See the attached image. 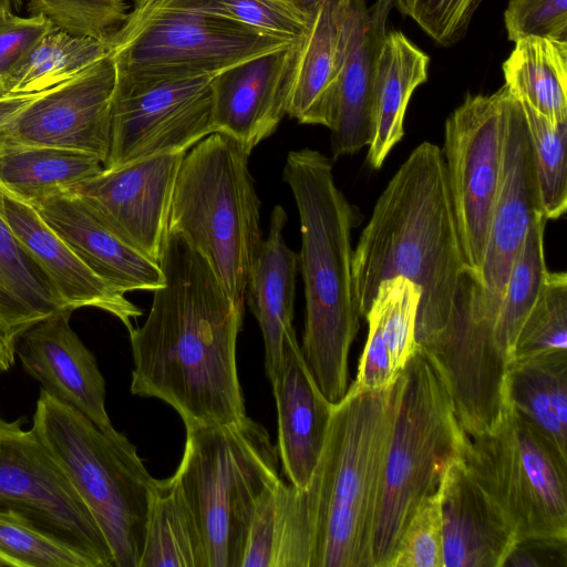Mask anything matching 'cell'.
Returning <instances> with one entry per match:
<instances>
[{
	"mask_svg": "<svg viewBox=\"0 0 567 567\" xmlns=\"http://www.w3.org/2000/svg\"><path fill=\"white\" fill-rule=\"evenodd\" d=\"M159 266L164 285L154 291L145 322L128 331L131 392L171 405L185 429L243 419L236 348L245 306L177 233H167Z\"/></svg>",
	"mask_w": 567,
	"mask_h": 567,
	"instance_id": "1",
	"label": "cell"
},
{
	"mask_svg": "<svg viewBox=\"0 0 567 567\" xmlns=\"http://www.w3.org/2000/svg\"><path fill=\"white\" fill-rule=\"evenodd\" d=\"M403 276L420 287L416 343L440 333L468 296L470 276L442 150L422 142L379 196L352 254V286L365 317L379 284Z\"/></svg>",
	"mask_w": 567,
	"mask_h": 567,
	"instance_id": "2",
	"label": "cell"
},
{
	"mask_svg": "<svg viewBox=\"0 0 567 567\" xmlns=\"http://www.w3.org/2000/svg\"><path fill=\"white\" fill-rule=\"evenodd\" d=\"M282 175L300 218L298 265L306 299L300 349L321 392L334 404L348 391V358L359 331L351 231L361 216L336 185L332 162L322 153L289 152Z\"/></svg>",
	"mask_w": 567,
	"mask_h": 567,
	"instance_id": "3",
	"label": "cell"
},
{
	"mask_svg": "<svg viewBox=\"0 0 567 567\" xmlns=\"http://www.w3.org/2000/svg\"><path fill=\"white\" fill-rule=\"evenodd\" d=\"M403 374L390 388L332 405L324 444L305 487L313 526L311 567H372L386 455Z\"/></svg>",
	"mask_w": 567,
	"mask_h": 567,
	"instance_id": "4",
	"label": "cell"
},
{
	"mask_svg": "<svg viewBox=\"0 0 567 567\" xmlns=\"http://www.w3.org/2000/svg\"><path fill=\"white\" fill-rule=\"evenodd\" d=\"M238 143L212 133L184 155L171 203L168 231L200 251L238 305L262 244L260 200Z\"/></svg>",
	"mask_w": 567,
	"mask_h": 567,
	"instance_id": "5",
	"label": "cell"
},
{
	"mask_svg": "<svg viewBox=\"0 0 567 567\" xmlns=\"http://www.w3.org/2000/svg\"><path fill=\"white\" fill-rule=\"evenodd\" d=\"M31 429L90 508L115 567H138L154 477L135 445L117 431L104 433L43 389Z\"/></svg>",
	"mask_w": 567,
	"mask_h": 567,
	"instance_id": "6",
	"label": "cell"
},
{
	"mask_svg": "<svg viewBox=\"0 0 567 567\" xmlns=\"http://www.w3.org/2000/svg\"><path fill=\"white\" fill-rule=\"evenodd\" d=\"M267 430L248 417L186 429L174 473L198 522L208 567H240L250 518L279 477Z\"/></svg>",
	"mask_w": 567,
	"mask_h": 567,
	"instance_id": "7",
	"label": "cell"
},
{
	"mask_svg": "<svg viewBox=\"0 0 567 567\" xmlns=\"http://www.w3.org/2000/svg\"><path fill=\"white\" fill-rule=\"evenodd\" d=\"M403 388L386 455L372 567H386L411 516L440 486L446 466L465 457L471 437L449 392L416 348L402 370Z\"/></svg>",
	"mask_w": 567,
	"mask_h": 567,
	"instance_id": "8",
	"label": "cell"
},
{
	"mask_svg": "<svg viewBox=\"0 0 567 567\" xmlns=\"http://www.w3.org/2000/svg\"><path fill=\"white\" fill-rule=\"evenodd\" d=\"M464 462L517 542L567 540V456L515 409L508 395L498 422L471 437Z\"/></svg>",
	"mask_w": 567,
	"mask_h": 567,
	"instance_id": "9",
	"label": "cell"
},
{
	"mask_svg": "<svg viewBox=\"0 0 567 567\" xmlns=\"http://www.w3.org/2000/svg\"><path fill=\"white\" fill-rule=\"evenodd\" d=\"M293 43L212 14L155 9L126 19L110 52L117 75H216Z\"/></svg>",
	"mask_w": 567,
	"mask_h": 567,
	"instance_id": "10",
	"label": "cell"
},
{
	"mask_svg": "<svg viewBox=\"0 0 567 567\" xmlns=\"http://www.w3.org/2000/svg\"><path fill=\"white\" fill-rule=\"evenodd\" d=\"M20 422L0 419V512L21 516L91 567H115L90 508L32 429Z\"/></svg>",
	"mask_w": 567,
	"mask_h": 567,
	"instance_id": "11",
	"label": "cell"
},
{
	"mask_svg": "<svg viewBox=\"0 0 567 567\" xmlns=\"http://www.w3.org/2000/svg\"><path fill=\"white\" fill-rule=\"evenodd\" d=\"M213 76L116 75L103 167L186 153L212 134Z\"/></svg>",
	"mask_w": 567,
	"mask_h": 567,
	"instance_id": "12",
	"label": "cell"
},
{
	"mask_svg": "<svg viewBox=\"0 0 567 567\" xmlns=\"http://www.w3.org/2000/svg\"><path fill=\"white\" fill-rule=\"evenodd\" d=\"M508 96L505 85L492 94H467L445 122L441 150L464 257L475 284L498 186Z\"/></svg>",
	"mask_w": 567,
	"mask_h": 567,
	"instance_id": "13",
	"label": "cell"
},
{
	"mask_svg": "<svg viewBox=\"0 0 567 567\" xmlns=\"http://www.w3.org/2000/svg\"><path fill=\"white\" fill-rule=\"evenodd\" d=\"M543 216L545 214L534 152L524 112L520 102L509 92L505 109L498 186L484 261L472 293L475 315L492 326L504 298L512 266L527 231Z\"/></svg>",
	"mask_w": 567,
	"mask_h": 567,
	"instance_id": "14",
	"label": "cell"
},
{
	"mask_svg": "<svg viewBox=\"0 0 567 567\" xmlns=\"http://www.w3.org/2000/svg\"><path fill=\"white\" fill-rule=\"evenodd\" d=\"M473 288L445 328L417 346L443 381L470 437L489 431L501 419L511 364L494 338L493 326L472 311Z\"/></svg>",
	"mask_w": 567,
	"mask_h": 567,
	"instance_id": "15",
	"label": "cell"
},
{
	"mask_svg": "<svg viewBox=\"0 0 567 567\" xmlns=\"http://www.w3.org/2000/svg\"><path fill=\"white\" fill-rule=\"evenodd\" d=\"M116 75L110 52L72 79L44 91L0 131V143L76 150L104 163Z\"/></svg>",
	"mask_w": 567,
	"mask_h": 567,
	"instance_id": "16",
	"label": "cell"
},
{
	"mask_svg": "<svg viewBox=\"0 0 567 567\" xmlns=\"http://www.w3.org/2000/svg\"><path fill=\"white\" fill-rule=\"evenodd\" d=\"M185 154H162L103 168L70 190L120 237L159 264L174 185Z\"/></svg>",
	"mask_w": 567,
	"mask_h": 567,
	"instance_id": "17",
	"label": "cell"
},
{
	"mask_svg": "<svg viewBox=\"0 0 567 567\" xmlns=\"http://www.w3.org/2000/svg\"><path fill=\"white\" fill-rule=\"evenodd\" d=\"M301 42L238 63L214 75L213 133L229 136L247 155L287 114Z\"/></svg>",
	"mask_w": 567,
	"mask_h": 567,
	"instance_id": "18",
	"label": "cell"
},
{
	"mask_svg": "<svg viewBox=\"0 0 567 567\" xmlns=\"http://www.w3.org/2000/svg\"><path fill=\"white\" fill-rule=\"evenodd\" d=\"M72 312L62 309L31 327L20 337L16 354L45 392L113 434L104 378L95 357L70 326Z\"/></svg>",
	"mask_w": 567,
	"mask_h": 567,
	"instance_id": "19",
	"label": "cell"
},
{
	"mask_svg": "<svg viewBox=\"0 0 567 567\" xmlns=\"http://www.w3.org/2000/svg\"><path fill=\"white\" fill-rule=\"evenodd\" d=\"M3 216L21 245L45 272L64 306L91 307L116 317L130 331L143 311L95 274L28 202L1 186Z\"/></svg>",
	"mask_w": 567,
	"mask_h": 567,
	"instance_id": "20",
	"label": "cell"
},
{
	"mask_svg": "<svg viewBox=\"0 0 567 567\" xmlns=\"http://www.w3.org/2000/svg\"><path fill=\"white\" fill-rule=\"evenodd\" d=\"M439 491L444 567H503L516 534L463 458L446 466Z\"/></svg>",
	"mask_w": 567,
	"mask_h": 567,
	"instance_id": "21",
	"label": "cell"
},
{
	"mask_svg": "<svg viewBox=\"0 0 567 567\" xmlns=\"http://www.w3.org/2000/svg\"><path fill=\"white\" fill-rule=\"evenodd\" d=\"M277 410V453L289 484L305 488L319 461L332 403L310 372L297 337L287 340L270 381Z\"/></svg>",
	"mask_w": 567,
	"mask_h": 567,
	"instance_id": "22",
	"label": "cell"
},
{
	"mask_svg": "<svg viewBox=\"0 0 567 567\" xmlns=\"http://www.w3.org/2000/svg\"><path fill=\"white\" fill-rule=\"evenodd\" d=\"M32 206L95 274L118 291L154 292L164 285L159 264L120 237L72 190Z\"/></svg>",
	"mask_w": 567,
	"mask_h": 567,
	"instance_id": "23",
	"label": "cell"
},
{
	"mask_svg": "<svg viewBox=\"0 0 567 567\" xmlns=\"http://www.w3.org/2000/svg\"><path fill=\"white\" fill-rule=\"evenodd\" d=\"M391 0H347L342 68L330 122L331 152L337 158L368 146L374 56L386 32Z\"/></svg>",
	"mask_w": 567,
	"mask_h": 567,
	"instance_id": "24",
	"label": "cell"
},
{
	"mask_svg": "<svg viewBox=\"0 0 567 567\" xmlns=\"http://www.w3.org/2000/svg\"><path fill=\"white\" fill-rule=\"evenodd\" d=\"M285 209L277 205L270 215L269 233L262 240L249 276L246 299L255 315L265 343V372L271 381L287 340L296 336L293 320L298 254L285 243Z\"/></svg>",
	"mask_w": 567,
	"mask_h": 567,
	"instance_id": "25",
	"label": "cell"
},
{
	"mask_svg": "<svg viewBox=\"0 0 567 567\" xmlns=\"http://www.w3.org/2000/svg\"><path fill=\"white\" fill-rule=\"evenodd\" d=\"M429 63V55L403 32H385L374 56L371 81L367 155L371 168H380L402 140L410 99L426 82Z\"/></svg>",
	"mask_w": 567,
	"mask_h": 567,
	"instance_id": "26",
	"label": "cell"
},
{
	"mask_svg": "<svg viewBox=\"0 0 567 567\" xmlns=\"http://www.w3.org/2000/svg\"><path fill=\"white\" fill-rule=\"evenodd\" d=\"M347 0H322L303 38L287 114L328 127L342 68Z\"/></svg>",
	"mask_w": 567,
	"mask_h": 567,
	"instance_id": "27",
	"label": "cell"
},
{
	"mask_svg": "<svg viewBox=\"0 0 567 567\" xmlns=\"http://www.w3.org/2000/svg\"><path fill=\"white\" fill-rule=\"evenodd\" d=\"M62 309L69 308L10 229L0 188V372L13 365L20 337Z\"/></svg>",
	"mask_w": 567,
	"mask_h": 567,
	"instance_id": "28",
	"label": "cell"
},
{
	"mask_svg": "<svg viewBox=\"0 0 567 567\" xmlns=\"http://www.w3.org/2000/svg\"><path fill=\"white\" fill-rule=\"evenodd\" d=\"M313 526L306 488L281 478L259 497L240 567H311Z\"/></svg>",
	"mask_w": 567,
	"mask_h": 567,
	"instance_id": "29",
	"label": "cell"
},
{
	"mask_svg": "<svg viewBox=\"0 0 567 567\" xmlns=\"http://www.w3.org/2000/svg\"><path fill=\"white\" fill-rule=\"evenodd\" d=\"M138 567H208L198 522L175 475L152 483Z\"/></svg>",
	"mask_w": 567,
	"mask_h": 567,
	"instance_id": "30",
	"label": "cell"
},
{
	"mask_svg": "<svg viewBox=\"0 0 567 567\" xmlns=\"http://www.w3.org/2000/svg\"><path fill=\"white\" fill-rule=\"evenodd\" d=\"M103 168L97 156L76 150L0 143V186L31 205L70 190Z\"/></svg>",
	"mask_w": 567,
	"mask_h": 567,
	"instance_id": "31",
	"label": "cell"
},
{
	"mask_svg": "<svg viewBox=\"0 0 567 567\" xmlns=\"http://www.w3.org/2000/svg\"><path fill=\"white\" fill-rule=\"evenodd\" d=\"M503 63L505 86L553 125L567 122V41L518 40Z\"/></svg>",
	"mask_w": 567,
	"mask_h": 567,
	"instance_id": "32",
	"label": "cell"
},
{
	"mask_svg": "<svg viewBox=\"0 0 567 567\" xmlns=\"http://www.w3.org/2000/svg\"><path fill=\"white\" fill-rule=\"evenodd\" d=\"M509 401L567 456V351H553L511 363Z\"/></svg>",
	"mask_w": 567,
	"mask_h": 567,
	"instance_id": "33",
	"label": "cell"
},
{
	"mask_svg": "<svg viewBox=\"0 0 567 567\" xmlns=\"http://www.w3.org/2000/svg\"><path fill=\"white\" fill-rule=\"evenodd\" d=\"M110 53V43L53 27L6 79L7 94L50 90Z\"/></svg>",
	"mask_w": 567,
	"mask_h": 567,
	"instance_id": "34",
	"label": "cell"
},
{
	"mask_svg": "<svg viewBox=\"0 0 567 567\" xmlns=\"http://www.w3.org/2000/svg\"><path fill=\"white\" fill-rule=\"evenodd\" d=\"M543 216L528 229L512 266L505 295L493 324V334L509 363L513 361L518 333L534 307L547 274L544 254ZM511 365V364H509Z\"/></svg>",
	"mask_w": 567,
	"mask_h": 567,
	"instance_id": "35",
	"label": "cell"
},
{
	"mask_svg": "<svg viewBox=\"0 0 567 567\" xmlns=\"http://www.w3.org/2000/svg\"><path fill=\"white\" fill-rule=\"evenodd\" d=\"M155 9L212 14L293 42L303 40L312 20L274 0H153L140 12L128 13L127 19L137 18Z\"/></svg>",
	"mask_w": 567,
	"mask_h": 567,
	"instance_id": "36",
	"label": "cell"
},
{
	"mask_svg": "<svg viewBox=\"0 0 567 567\" xmlns=\"http://www.w3.org/2000/svg\"><path fill=\"white\" fill-rule=\"evenodd\" d=\"M520 105L533 146L543 210L547 219H557L567 209V122L553 125L525 103Z\"/></svg>",
	"mask_w": 567,
	"mask_h": 567,
	"instance_id": "37",
	"label": "cell"
},
{
	"mask_svg": "<svg viewBox=\"0 0 567 567\" xmlns=\"http://www.w3.org/2000/svg\"><path fill=\"white\" fill-rule=\"evenodd\" d=\"M421 289L410 279L395 276L382 280L371 302L381 326L393 370L400 374L417 348L415 327Z\"/></svg>",
	"mask_w": 567,
	"mask_h": 567,
	"instance_id": "38",
	"label": "cell"
},
{
	"mask_svg": "<svg viewBox=\"0 0 567 567\" xmlns=\"http://www.w3.org/2000/svg\"><path fill=\"white\" fill-rule=\"evenodd\" d=\"M567 351V275L547 271L516 340L513 361Z\"/></svg>",
	"mask_w": 567,
	"mask_h": 567,
	"instance_id": "39",
	"label": "cell"
},
{
	"mask_svg": "<svg viewBox=\"0 0 567 567\" xmlns=\"http://www.w3.org/2000/svg\"><path fill=\"white\" fill-rule=\"evenodd\" d=\"M28 7L71 34L109 43L130 13L125 0H29Z\"/></svg>",
	"mask_w": 567,
	"mask_h": 567,
	"instance_id": "40",
	"label": "cell"
},
{
	"mask_svg": "<svg viewBox=\"0 0 567 567\" xmlns=\"http://www.w3.org/2000/svg\"><path fill=\"white\" fill-rule=\"evenodd\" d=\"M0 554L14 567H91L80 554L13 513L0 512Z\"/></svg>",
	"mask_w": 567,
	"mask_h": 567,
	"instance_id": "41",
	"label": "cell"
},
{
	"mask_svg": "<svg viewBox=\"0 0 567 567\" xmlns=\"http://www.w3.org/2000/svg\"><path fill=\"white\" fill-rule=\"evenodd\" d=\"M386 567H444L440 491L417 506Z\"/></svg>",
	"mask_w": 567,
	"mask_h": 567,
	"instance_id": "42",
	"label": "cell"
},
{
	"mask_svg": "<svg viewBox=\"0 0 567 567\" xmlns=\"http://www.w3.org/2000/svg\"><path fill=\"white\" fill-rule=\"evenodd\" d=\"M483 0H391L392 6L413 20L433 41L453 45L467 32Z\"/></svg>",
	"mask_w": 567,
	"mask_h": 567,
	"instance_id": "43",
	"label": "cell"
},
{
	"mask_svg": "<svg viewBox=\"0 0 567 567\" xmlns=\"http://www.w3.org/2000/svg\"><path fill=\"white\" fill-rule=\"evenodd\" d=\"M507 37L567 41V0H508L504 11Z\"/></svg>",
	"mask_w": 567,
	"mask_h": 567,
	"instance_id": "44",
	"label": "cell"
},
{
	"mask_svg": "<svg viewBox=\"0 0 567 567\" xmlns=\"http://www.w3.org/2000/svg\"><path fill=\"white\" fill-rule=\"evenodd\" d=\"M364 318L369 324L367 342L360 358L357 378L344 395L388 389L401 374H396L393 370L377 313L369 309Z\"/></svg>",
	"mask_w": 567,
	"mask_h": 567,
	"instance_id": "45",
	"label": "cell"
},
{
	"mask_svg": "<svg viewBox=\"0 0 567 567\" xmlns=\"http://www.w3.org/2000/svg\"><path fill=\"white\" fill-rule=\"evenodd\" d=\"M53 27L41 13L28 18L14 14L0 21V79L3 82Z\"/></svg>",
	"mask_w": 567,
	"mask_h": 567,
	"instance_id": "46",
	"label": "cell"
},
{
	"mask_svg": "<svg viewBox=\"0 0 567 567\" xmlns=\"http://www.w3.org/2000/svg\"><path fill=\"white\" fill-rule=\"evenodd\" d=\"M504 566H567V540L524 539L515 544Z\"/></svg>",
	"mask_w": 567,
	"mask_h": 567,
	"instance_id": "47",
	"label": "cell"
},
{
	"mask_svg": "<svg viewBox=\"0 0 567 567\" xmlns=\"http://www.w3.org/2000/svg\"><path fill=\"white\" fill-rule=\"evenodd\" d=\"M43 92L29 94H6L0 96V131L9 123H11Z\"/></svg>",
	"mask_w": 567,
	"mask_h": 567,
	"instance_id": "48",
	"label": "cell"
},
{
	"mask_svg": "<svg viewBox=\"0 0 567 567\" xmlns=\"http://www.w3.org/2000/svg\"><path fill=\"white\" fill-rule=\"evenodd\" d=\"M153 0H133V8L130 13H137L143 10L147 4H150ZM279 3L285 4L297 13L312 19L317 8L319 7L322 0H274Z\"/></svg>",
	"mask_w": 567,
	"mask_h": 567,
	"instance_id": "49",
	"label": "cell"
},
{
	"mask_svg": "<svg viewBox=\"0 0 567 567\" xmlns=\"http://www.w3.org/2000/svg\"><path fill=\"white\" fill-rule=\"evenodd\" d=\"M22 7V0H0V21L17 14Z\"/></svg>",
	"mask_w": 567,
	"mask_h": 567,
	"instance_id": "50",
	"label": "cell"
},
{
	"mask_svg": "<svg viewBox=\"0 0 567 567\" xmlns=\"http://www.w3.org/2000/svg\"><path fill=\"white\" fill-rule=\"evenodd\" d=\"M2 566L14 567L11 560H9L6 556L0 554V567Z\"/></svg>",
	"mask_w": 567,
	"mask_h": 567,
	"instance_id": "51",
	"label": "cell"
},
{
	"mask_svg": "<svg viewBox=\"0 0 567 567\" xmlns=\"http://www.w3.org/2000/svg\"><path fill=\"white\" fill-rule=\"evenodd\" d=\"M7 90L3 80L0 79V96L6 95Z\"/></svg>",
	"mask_w": 567,
	"mask_h": 567,
	"instance_id": "52",
	"label": "cell"
}]
</instances>
